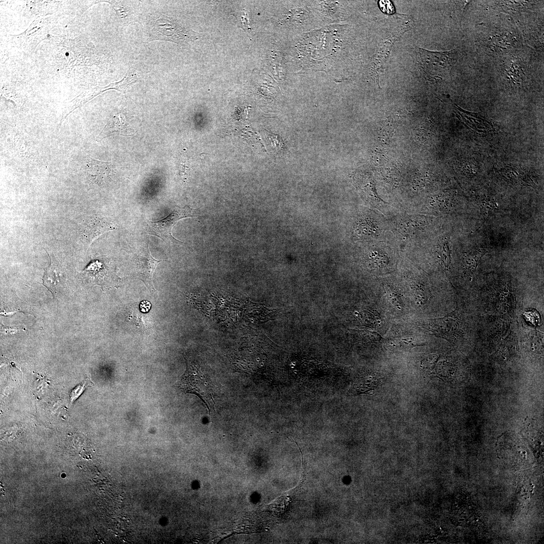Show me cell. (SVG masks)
<instances>
[{"label": "cell", "mask_w": 544, "mask_h": 544, "mask_svg": "<svg viewBox=\"0 0 544 544\" xmlns=\"http://www.w3.org/2000/svg\"><path fill=\"white\" fill-rule=\"evenodd\" d=\"M186 362V370L178 386L185 392L198 396L205 403L209 412L214 410V391L210 381L197 364L188 360Z\"/></svg>", "instance_id": "6da1fadb"}, {"label": "cell", "mask_w": 544, "mask_h": 544, "mask_svg": "<svg viewBox=\"0 0 544 544\" xmlns=\"http://www.w3.org/2000/svg\"><path fill=\"white\" fill-rule=\"evenodd\" d=\"M418 63L427 79L440 80L449 74L455 61L454 52H434L418 48Z\"/></svg>", "instance_id": "7a4b0ae2"}, {"label": "cell", "mask_w": 544, "mask_h": 544, "mask_svg": "<svg viewBox=\"0 0 544 544\" xmlns=\"http://www.w3.org/2000/svg\"><path fill=\"white\" fill-rule=\"evenodd\" d=\"M195 213V210L188 205L183 208L176 206L173 212L165 218L155 222H146L145 232L157 236L164 241L185 244L174 238L171 235V230L179 220L186 218L197 217Z\"/></svg>", "instance_id": "3957f363"}, {"label": "cell", "mask_w": 544, "mask_h": 544, "mask_svg": "<svg viewBox=\"0 0 544 544\" xmlns=\"http://www.w3.org/2000/svg\"><path fill=\"white\" fill-rule=\"evenodd\" d=\"M193 33L182 28L171 18L162 14L152 22L149 39L181 44L192 40Z\"/></svg>", "instance_id": "277c9868"}, {"label": "cell", "mask_w": 544, "mask_h": 544, "mask_svg": "<svg viewBox=\"0 0 544 544\" xmlns=\"http://www.w3.org/2000/svg\"><path fill=\"white\" fill-rule=\"evenodd\" d=\"M163 261V260L155 259L152 256L148 246L143 252L135 257L134 262L137 275L152 293L156 291L153 281L154 272L157 265Z\"/></svg>", "instance_id": "5b68a950"}, {"label": "cell", "mask_w": 544, "mask_h": 544, "mask_svg": "<svg viewBox=\"0 0 544 544\" xmlns=\"http://www.w3.org/2000/svg\"><path fill=\"white\" fill-rule=\"evenodd\" d=\"M396 221L394 229L403 239L420 236L428 226L426 217L420 215L403 216Z\"/></svg>", "instance_id": "8992f818"}, {"label": "cell", "mask_w": 544, "mask_h": 544, "mask_svg": "<svg viewBox=\"0 0 544 544\" xmlns=\"http://www.w3.org/2000/svg\"><path fill=\"white\" fill-rule=\"evenodd\" d=\"M85 169L90 179L95 183L102 184L110 179L115 172L113 163L98 160L89 157Z\"/></svg>", "instance_id": "52a82bcc"}, {"label": "cell", "mask_w": 544, "mask_h": 544, "mask_svg": "<svg viewBox=\"0 0 544 544\" xmlns=\"http://www.w3.org/2000/svg\"><path fill=\"white\" fill-rule=\"evenodd\" d=\"M132 131L125 116L122 113H117L107 123L100 133V136L102 138L114 134L131 136Z\"/></svg>", "instance_id": "ba28073f"}, {"label": "cell", "mask_w": 544, "mask_h": 544, "mask_svg": "<svg viewBox=\"0 0 544 544\" xmlns=\"http://www.w3.org/2000/svg\"><path fill=\"white\" fill-rule=\"evenodd\" d=\"M43 284L53 294L63 285L62 272L56 262L51 261L46 269L43 278Z\"/></svg>", "instance_id": "9c48e42d"}, {"label": "cell", "mask_w": 544, "mask_h": 544, "mask_svg": "<svg viewBox=\"0 0 544 544\" xmlns=\"http://www.w3.org/2000/svg\"><path fill=\"white\" fill-rule=\"evenodd\" d=\"M381 223L374 219L362 220L358 223L355 232L361 237L376 238L380 235L383 229Z\"/></svg>", "instance_id": "30bf717a"}, {"label": "cell", "mask_w": 544, "mask_h": 544, "mask_svg": "<svg viewBox=\"0 0 544 544\" xmlns=\"http://www.w3.org/2000/svg\"><path fill=\"white\" fill-rule=\"evenodd\" d=\"M388 246L379 244L371 248L366 256L367 260L374 267L384 268L389 263V257L386 249Z\"/></svg>", "instance_id": "8fae6325"}, {"label": "cell", "mask_w": 544, "mask_h": 544, "mask_svg": "<svg viewBox=\"0 0 544 544\" xmlns=\"http://www.w3.org/2000/svg\"><path fill=\"white\" fill-rule=\"evenodd\" d=\"M112 229L110 224L103 220L96 218L91 220L88 225L86 230V239L89 245L102 234Z\"/></svg>", "instance_id": "7c38bea8"}, {"label": "cell", "mask_w": 544, "mask_h": 544, "mask_svg": "<svg viewBox=\"0 0 544 544\" xmlns=\"http://www.w3.org/2000/svg\"><path fill=\"white\" fill-rule=\"evenodd\" d=\"M106 267L103 263L96 261L91 263L85 272L95 283L102 285L101 283L104 284L105 279H106L105 277H108V270Z\"/></svg>", "instance_id": "4fadbf2b"}, {"label": "cell", "mask_w": 544, "mask_h": 544, "mask_svg": "<svg viewBox=\"0 0 544 544\" xmlns=\"http://www.w3.org/2000/svg\"><path fill=\"white\" fill-rule=\"evenodd\" d=\"M449 245V238H444L441 240L437 251L438 258L442 265L446 269L449 268L451 262V250Z\"/></svg>", "instance_id": "5bb4252c"}, {"label": "cell", "mask_w": 544, "mask_h": 544, "mask_svg": "<svg viewBox=\"0 0 544 544\" xmlns=\"http://www.w3.org/2000/svg\"><path fill=\"white\" fill-rule=\"evenodd\" d=\"M485 252L486 251L483 250L478 249L467 253L464 256L462 260L464 267L471 271L474 272L481 257Z\"/></svg>", "instance_id": "9a60e30c"}, {"label": "cell", "mask_w": 544, "mask_h": 544, "mask_svg": "<svg viewBox=\"0 0 544 544\" xmlns=\"http://www.w3.org/2000/svg\"><path fill=\"white\" fill-rule=\"evenodd\" d=\"M268 138L270 140L273 146L277 150H281L283 143L282 140H280L281 138L278 135L268 133Z\"/></svg>", "instance_id": "2e32d148"}, {"label": "cell", "mask_w": 544, "mask_h": 544, "mask_svg": "<svg viewBox=\"0 0 544 544\" xmlns=\"http://www.w3.org/2000/svg\"><path fill=\"white\" fill-rule=\"evenodd\" d=\"M379 5L381 10L384 13L389 14L393 13L394 8L390 2L381 1Z\"/></svg>", "instance_id": "e0dca14e"}, {"label": "cell", "mask_w": 544, "mask_h": 544, "mask_svg": "<svg viewBox=\"0 0 544 544\" xmlns=\"http://www.w3.org/2000/svg\"><path fill=\"white\" fill-rule=\"evenodd\" d=\"M189 170L188 166L186 164L185 162H181L179 164V171L180 177L183 180H185L187 178L188 173L187 171Z\"/></svg>", "instance_id": "ac0fdd59"}, {"label": "cell", "mask_w": 544, "mask_h": 544, "mask_svg": "<svg viewBox=\"0 0 544 544\" xmlns=\"http://www.w3.org/2000/svg\"><path fill=\"white\" fill-rule=\"evenodd\" d=\"M389 297L393 304L396 306L398 308L400 309L401 307V302L399 301V298L396 293L392 292L391 291L388 290Z\"/></svg>", "instance_id": "d6986e66"}, {"label": "cell", "mask_w": 544, "mask_h": 544, "mask_svg": "<svg viewBox=\"0 0 544 544\" xmlns=\"http://www.w3.org/2000/svg\"><path fill=\"white\" fill-rule=\"evenodd\" d=\"M119 6V5H116V7H115V9H116L119 17H120L121 18H125L127 16V12L126 10L124 8V7Z\"/></svg>", "instance_id": "ffe728a7"}, {"label": "cell", "mask_w": 544, "mask_h": 544, "mask_svg": "<svg viewBox=\"0 0 544 544\" xmlns=\"http://www.w3.org/2000/svg\"><path fill=\"white\" fill-rule=\"evenodd\" d=\"M142 304H143V305H142V304L141 305L142 310L148 311V310L150 308L151 305L148 302H142Z\"/></svg>", "instance_id": "44dd1931"}]
</instances>
